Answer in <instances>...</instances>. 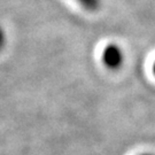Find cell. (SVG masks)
Masks as SVG:
<instances>
[{
	"mask_svg": "<svg viewBox=\"0 0 155 155\" xmlns=\"http://www.w3.org/2000/svg\"><path fill=\"white\" fill-rule=\"evenodd\" d=\"M124 54L117 44H108L102 51V62L109 69H118L123 64Z\"/></svg>",
	"mask_w": 155,
	"mask_h": 155,
	"instance_id": "1",
	"label": "cell"
},
{
	"mask_svg": "<svg viewBox=\"0 0 155 155\" xmlns=\"http://www.w3.org/2000/svg\"><path fill=\"white\" fill-rule=\"evenodd\" d=\"M83 9L87 12L98 11L101 6V0H75Z\"/></svg>",
	"mask_w": 155,
	"mask_h": 155,
	"instance_id": "2",
	"label": "cell"
},
{
	"mask_svg": "<svg viewBox=\"0 0 155 155\" xmlns=\"http://www.w3.org/2000/svg\"><path fill=\"white\" fill-rule=\"evenodd\" d=\"M6 44V33L5 30L2 29V27H0V50L4 48V46Z\"/></svg>",
	"mask_w": 155,
	"mask_h": 155,
	"instance_id": "3",
	"label": "cell"
},
{
	"mask_svg": "<svg viewBox=\"0 0 155 155\" xmlns=\"http://www.w3.org/2000/svg\"><path fill=\"white\" fill-rule=\"evenodd\" d=\"M152 71H153V75L155 76V61L153 63V66H152Z\"/></svg>",
	"mask_w": 155,
	"mask_h": 155,
	"instance_id": "4",
	"label": "cell"
},
{
	"mask_svg": "<svg viewBox=\"0 0 155 155\" xmlns=\"http://www.w3.org/2000/svg\"><path fill=\"white\" fill-rule=\"evenodd\" d=\"M139 155H155L153 153H143V154H139Z\"/></svg>",
	"mask_w": 155,
	"mask_h": 155,
	"instance_id": "5",
	"label": "cell"
}]
</instances>
